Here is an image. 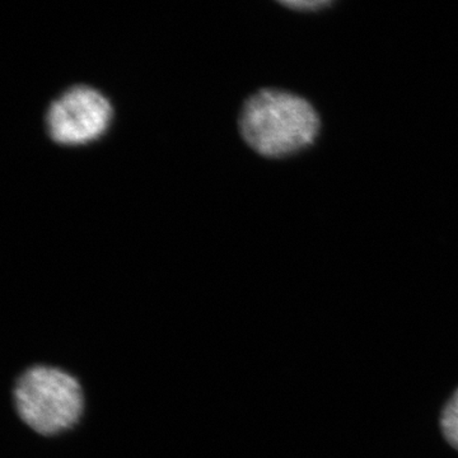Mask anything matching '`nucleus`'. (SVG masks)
<instances>
[{"label":"nucleus","mask_w":458,"mask_h":458,"mask_svg":"<svg viewBox=\"0 0 458 458\" xmlns=\"http://www.w3.org/2000/svg\"><path fill=\"white\" fill-rule=\"evenodd\" d=\"M12 396L18 418L40 437L69 432L83 417L82 385L60 367H29L17 377Z\"/></svg>","instance_id":"obj_2"},{"label":"nucleus","mask_w":458,"mask_h":458,"mask_svg":"<svg viewBox=\"0 0 458 458\" xmlns=\"http://www.w3.org/2000/svg\"><path fill=\"white\" fill-rule=\"evenodd\" d=\"M441 424L445 439L458 450V390L443 410Z\"/></svg>","instance_id":"obj_4"},{"label":"nucleus","mask_w":458,"mask_h":458,"mask_svg":"<svg viewBox=\"0 0 458 458\" xmlns=\"http://www.w3.org/2000/svg\"><path fill=\"white\" fill-rule=\"evenodd\" d=\"M111 117L113 107L101 92L89 86H74L51 102L47 132L59 144H86L106 131Z\"/></svg>","instance_id":"obj_3"},{"label":"nucleus","mask_w":458,"mask_h":458,"mask_svg":"<svg viewBox=\"0 0 458 458\" xmlns=\"http://www.w3.org/2000/svg\"><path fill=\"white\" fill-rule=\"evenodd\" d=\"M319 117L306 98L286 90L267 89L247 98L238 126L247 146L267 158H284L311 146Z\"/></svg>","instance_id":"obj_1"},{"label":"nucleus","mask_w":458,"mask_h":458,"mask_svg":"<svg viewBox=\"0 0 458 458\" xmlns=\"http://www.w3.org/2000/svg\"><path fill=\"white\" fill-rule=\"evenodd\" d=\"M284 7L295 9V11H318V9L327 8L331 4L330 2H284L282 3Z\"/></svg>","instance_id":"obj_5"}]
</instances>
